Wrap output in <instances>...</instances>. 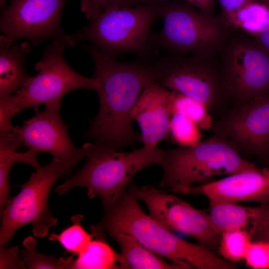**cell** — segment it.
Wrapping results in <instances>:
<instances>
[{
    "label": "cell",
    "instance_id": "obj_1",
    "mask_svg": "<svg viewBox=\"0 0 269 269\" xmlns=\"http://www.w3.org/2000/svg\"><path fill=\"white\" fill-rule=\"evenodd\" d=\"M82 49L94 63L93 77L99 83L96 92L100 104L83 137L117 149L134 146L141 138L133 128L132 112L144 87L155 82L153 62L139 58L121 62L91 44Z\"/></svg>",
    "mask_w": 269,
    "mask_h": 269
},
{
    "label": "cell",
    "instance_id": "obj_2",
    "mask_svg": "<svg viewBox=\"0 0 269 269\" xmlns=\"http://www.w3.org/2000/svg\"><path fill=\"white\" fill-rule=\"evenodd\" d=\"M131 188L113 207L105 210L101 221L91 231L107 232L112 237L123 233L135 237L147 248L182 269H234L232 262L199 244L185 241L170 229L145 213Z\"/></svg>",
    "mask_w": 269,
    "mask_h": 269
},
{
    "label": "cell",
    "instance_id": "obj_3",
    "mask_svg": "<svg viewBox=\"0 0 269 269\" xmlns=\"http://www.w3.org/2000/svg\"><path fill=\"white\" fill-rule=\"evenodd\" d=\"M83 146L87 158L85 164L55 191L61 195L76 187H86L90 198L97 196L101 198L104 210L121 199L136 173L152 165H161L163 160V149L158 147L143 146L123 152L96 142Z\"/></svg>",
    "mask_w": 269,
    "mask_h": 269
},
{
    "label": "cell",
    "instance_id": "obj_4",
    "mask_svg": "<svg viewBox=\"0 0 269 269\" xmlns=\"http://www.w3.org/2000/svg\"><path fill=\"white\" fill-rule=\"evenodd\" d=\"M164 2L104 8L88 25L69 34L72 46L88 41L112 58L134 53L151 60L158 55L151 44V27L161 17Z\"/></svg>",
    "mask_w": 269,
    "mask_h": 269
},
{
    "label": "cell",
    "instance_id": "obj_5",
    "mask_svg": "<svg viewBox=\"0 0 269 269\" xmlns=\"http://www.w3.org/2000/svg\"><path fill=\"white\" fill-rule=\"evenodd\" d=\"M161 165L164 172L159 187L185 195L194 183L213 176L230 175L258 167L244 158L228 140L217 134L195 146L163 149Z\"/></svg>",
    "mask_w": 269,
    "mask_h": 269
},
{
    "label": "cell",
    "instance_id": "obj_6",
    "mask_svg": "<svg viewBox=\"0 0 269 269\" xmlns=\"http://www.w3.org/2000/svg\"><path fill=\"white\" fill-rule=\"evenodd\" d=\"M163 27L153 30L151 44L169 54L215 56L223 50L230 29L221 17L206 14L184 0L164 3Z\"/></svg>",
    "mask_w": 269,
    "mask_h": 269
},
{
    "label": "cell",
    "instance_id": "obj_7",
    "mask_svg": "<svg viewBox=\"0 0 269 269\" xmlns=\"http://www.w3.org/2000/svg\"><path fill=\"white\" fill-rule=\"evenodd\" d=\"M71 169L65 163L53 158L51 163L40 166L20 185V192L10 199L0 214V247L6 245L15 232L28 223L33 224L32 232L36 238L47 235L50 228L57 222L48 206L50 191Z\"/></svg>",
    "mask_w": 269,
    "mask_h": 269
},
{
    "label": "cell",
    "instance_id": "obj_8",
    "mask_svg": "<svg viewBox=\"0 0 269 269\" xmlns=\"http://www.w3.org/2000/svg\"><path fill=\"white\" fill-rule=\"evenodd\" d=\"M67 45L52 40L35 65L37 75L14 94L7 96L15 114L40 104H61L68 93L79 89L97 91V79L88 78L73 69L65 61L63 51Z\"/></svg>",
    "mask_w": 269,
    "mask_h": 269
},
{
    "label": "cell",
    "instance_id": "obj_9",
    "mask_svg": "<svg viewBox=\"0 0 269 269\" xmlns=\"http://www.w3.org/2000/svg\"><path fill=\"white\" fill-rule=\"evenodd\" d=\"M214 57L194 53L158 55L153 60L155 82L202 102L210 110L228 93Z\"/></svg>",
    "mask_w": 269,
    "mask_h": 269
},
{
    "label": "cell",
    "instance_id": "obj_10",
    "mask_svg": "<svg viewBox=\"0 0 269 269\" xmlns=\"http://www.w3.org/2000/svg\"><path fill=\"white\" fill-rule=\"evenodd\" d=\"M233 34L221 53L228 93L238 104L269 95V53L253 37Z\"/></svg>",
    "mask_w": 269,
    "mask_h": 269
},
{
    "label": "cell",
    "instance_id": "obj_11",
    "mask_svg": "<svg viewBox=\"0 0 269 269\" xmlns=\"http://www.w3.org/2000/svg\"><path fill=\"white\" fill-rule=\"evenodd\" d=\"M67 0H12L0 18V46L10 47L22 38L33 46L52 39L72 46L60 19Z\"/></svg>",
    "mask_w": 269,
    "mask_h": 269
},
{
    "label": "cell",
    "instance_id": "obj_12",
    "mask_svg": "<svg viewBox=\"0 0 269 269\" xmlns=\"http://www.w3.org/2000/svg\"><path fill=\"white\" fill-rule=\"evenodd\" d=\"M129 186L134 196L145 203L153 218L170 230L192 237L212 251L219 249L220 235L213 229L208 213L151 185L139 187L131 182Z\"/></svg>",
    "mask_w": 269,
    "mask_h": 269
},
{
    "label": "cell",
    "instance_id": "obj_13",
    "mask_svg": "<svg viewBox=\"0 0 269 269\" xmlns=\"http://www.w3.org/2000/svg\"><path fill=\"white\" fill-rule=\"evenodd\" d=\"M212 128L242 156L269 162V95L238 104Z\"/></svg>",
    "mask_w": 269,
    "mask_h": 269
},
{
    "label": "cell",
    "instance_id": "obj_14",
    "mask_svg": "<svg viewBox=\"0 0 269 269\" xmlns=\"http://www.w3.org/2000/svg\"><path fill=\"white\" fill-rule=\"evenodd\" d=\"M60 106L51 103L42 111L36 110L34 117L11 133L28 149L49 153L72 168L86 157V150L83 145L77 148L73 143L60 114Z\"/></svg>",
    "mask_w": 269,
    "mask_h": 269
},
{
    "label": "cell",
    "instance_id": "obj_15",
    "mask_svg": "<svg viewBox=\"0 0 269 269\" xmlns=\"http://www.w3.org/2000/svg\"><path fill=\"white\" fill-rule=\"evenodd\" d=\"M187 195H200L208 199L263 204L269 198V168L259 167L230 174L223 179L191 186Z\"/></svg>",
    "mask_w": 269,
    "mask_h": 269
},
{
    "label": "cell",
    "instance_id": "obj_16",
    "mask_svg": "<svg viewBox=\"0 0 269 269\" xmlns=\"http://www.w3.org/2000/svg\"><path fill=\"white\" fill-rule=\"evenodd\" d=\"M169 90L155 82L143 89L132 112L133 121L138 124L143 146L157 147L169 134L171 116L168 107Z\"/></svg>",
    "mask_w": 269,
    "mask_h": 269
},
{
    "label": "cell",
    "instance_id": "obj_17",
    "mask_svg": "<svg viewBox=\"0 0 269 269\" xmlns=\"http://www.w3.org/2000/svg\"><path fill=\"white\" fill-rule=\"evenodd\" d=\"M31 45L16 41L10 47L0 46V98L15 93L31 78L25 63Z\"/></svg>",
    "mask_w": 269,
    "mask_h": 269
},
{
    "label": "cell",
    "instance_id": "obj_18",
    "mask_svg": "<svg viewBox=\"0 0 269 269\" xmlns=\"http://www.w3.org/2000/svg\"><path fill=\"white\" fill-rule=\"evenodd\" d=\"M112 238L119 244L121 249L118 258L120 269H182L177 265L166 262L132 235L120 233Z\"/></svg>",
    "mask_w": 269,
    "mask_h": 269
},
{
    "label": "cell",
    "instance_id": "obj_19",
    "mask_svg": "<svg viewBox=\"0 0 269 269\" xmlns=\"http://www.w3.org/2000/svg\"><path fill=\"white\" fill-rule=\"evenodd\" d=\"M22 142L11 133L0 136V211H3L11 197L12 187L9 175L14 163L21 162L32 166L35 170L40 166L37 159V151L28 149L24 152H18Z\"/></svg>",
    "mask_w": 269,
    "mask_h": 269
},
{
    "label": "cell",
    "instance_id": "obj_20",
    "mask_svg": "<svg viewBox=\"0 0 269 269\" xmlns=\"http://www.w3.org/2000/svg\"><path fill=\"white\" fill-rule=\"evenodd\" d=\"M209 201L210 221L215 232L219 235L228 231L250 226L258 212V207H247L227 201Z\"/></svg>",
    "mask_w": 269,
    "mask_h": 269
},
{
    "label": "cell",
    "instance_id": "obj_21",
    "mask_svg": "<svg viewBox=\"0 0 269 269\" xmlns=\"http://www.w3.org/2000/svg\"><path fill=\"white\" fill-rule=\"evenodd\" d=\"M221 18L230 29L253 36L269 26V5L261 1H252Z\"/></svg>",
    "mask_w": 269,
    "mask_h": 269
},
{
    "label": "cell",
    "instance_id": "obj_22",
    "mask_svg": "<svg viewBox=\"0 0 269 269\" xmlns=\"http://www.w3.org/2000/svg\"><path fill=\"white\" fill-rule=\"evenodd\" d=\"M95 238L87 248L78 255L73 269H120L119 254L107 243L103 232L91 231Z\"/></svg>",
    "mask_w": 269,
    "mask_h": 269
},
{
    "label": "cell",
    "instance_id": "obj_23",
    "mask_svg": "<svg viewBox=\"0 0 269 269\" xmlns=\"http://www.w3.org/2000/svg\"><path fill=\"white\" fill-rule=\"evenodd\" d=\"M168 107L171 116H185L195 122L200 129L212 128V118L207 106L191 97L169 90Z\"/></svg>",
    "mask_w": 269,
    "mask_h": 269
},
{
    "label": "cell",
    "instance_id": "obj_24",
    "mask_svg": "<svg viewBox=\"0 0 269 269\" xmlns=\"http://www.w3.org/2000/svg\"><path fill=\"white\" fill-rule=\"evenodd\" d=\"M83 218V215L72 216V226L60 234H51L48 239L58 241L67 251L79 255L86 250L94 238L93 234L87 233L81 225V222Z\"/></svg>",
    "mask_w": 269,
    "mask_h": 269
},
{
    "label": "cell",
    "instance_id": "obj_25",
    "mask_svg": "<svg viewBox=\"0 0 269 269\" xmlns=\"http://www.w3.org/2000/svg\"><path fill=\"white\" fill-rule=\"evenodd\" d=\"M23 245L24 249L21 251V256L27 269H73L75 261L73 256L57 259L40 254L36 250L37 242L32 236L26 238Z\"/></svg>",
    "mask_w": 269,
    "mask_h": 269
},
{
    "label": "cell",
    "instance_id": "obj_26",
    "mask_svg": "<svg viewBox=\"0 0 269 269\" xmlns=\"http://www.w3.org/2000/svg\"><path fill=\"white\" fill-rule=\"evenodd\" d=\"M252 241L249 232L244 229L225 232L221 235L219 252L229 262L240 261L244 259Z\"/></svg>",
    "mask_w": 269,
    "mask_h": 269
},
{
    "label": "cell",
    "instance_id": "obj_27",
    "mask_svg": "<svg viewBox=\"0 0 269 269\" xmlns=\"http://www.w3.org/2000/svg\"><path fill=\"white\" fill-rule=\"evenodd\" d=\"M200 129L195 122L185 116H171L169 134L173 141L181 147L193 146L200 143L202 137Z\"/></svg>",
    "mask_w": 269,
    "mask_h": 269
},
{
    "label": "cell",
    "instance_id": "obj_28",
    "mask_svg": "<svg viewBox=\"0 0 269 269\" xmlns=\"http://www.w3.org/2000/svg\"><path fill=\"white\" fill-rule=\"evenodd\" d=\"M249 267L255 269H269V243L252 241L244 257Z\"/></svg>",
    "mask_w": 269,
    "mask_h": 269
},
{
    "label": "cell",
    "instance_id": "obj_29",
    "mask_svg": "<svg viewBox=\"0 0 269 269\" xmlns=\"http://www.w3.org/2000/svg\"><path fill=\"white\" fill-rule=\"evenodd\" d=\"M249 231L252 240L269 243V198L258 207L256 217Z\"/></svg>",
    "mask_w": 269,
    "mask_h": 269
},
{
    "label": "cell",
    "instance_id": "obj_30",
    "mask_svg": "<svg viewBox=\"0 0 269 269\" xmlns=\"http://www.w3.org/2000/svg\"><path fill=\"white\" fill-rule=\"evenodd\" d=\"M0 269H27L21 256L19 246L0 248Z\"/></svg>",
    "mask_w": 269,
    "mask_h": 269
},
{
    "label": "cell",
    "instance_id": "obj_31",
    "mask_svg": "<svg viewBox=\"0 0 269 269\" xmlns=\"http://www.w3.org/2000/svg\"><path fill=\"white\" fill-rule=\"evenodd\" d=\"M15 114L7 98H0V136L7 134L14 130L11 119Z\"/></svg>",
    "mask_w": 269,
    "mask_h": 269
},
{
    "label": "cell",
    "instance_id": "obj_32",
    "mask_svg": "<svg viewBox=\"0 0 269 269\" xmlns=\"http://www.w3.org/2000/svg\"><path fill=\"white\" fill-rule=\"evenodd\" d=\"M106 0H81V8L90 20L102 10Z\"/></svg>",
    "mask_w": 269,
    "mask_h": 269
},
{
    "label": "cell",
    "instance_id": "obj_33",
    "mask_svg": "<svg viewBox=\"0 0 269 269\" xmlns=\"http://www.w3.org/2000/svg\"><path fill=\"white\" fill-rule=\"evenodd\" d=\"M254 1H262L261 0H217L222 10L221 17L235 13L248 3Z\"/></svg>",
    "mask_w": 269,
    "mask_h": 269
},
{
    "label": "cell",
    "instance_id": "obj_34",
    "mask_svg": "<svg viewBox=\"0 0 269 269\" xmlns=\"http://www.w3.org/2000/svg\"><path fill=\"white\" fill-rule=\"evenodd\" d=\"M171 0H106L103 9L108 7H132L141 4Z\"/></svg>",
    "mask_w": 269,
    "mask_h": 269
},
{
    "label": "cell",
    "instance_id": "obj_35",
    "mask_svg": "<svg viewBox=\"0 0 269 269\" xmlns=\"http://www.w3.org/2000/svg\"><path fill=\"white\" fill-rule=\"evenodd\" d=\"M202 12L215 16V7L217 0H184Z\"/></svg>",
    "mask_w": 269,
    "mask_h": 269
},
{
    "label": "cell",
    "instance_id": "obj_36",
    "mask_svg": "<svg viewBox=\"0 0 269 269\" xmlns=\"http://www.w3.org/2000/svg\"><path fill=\"white\" fill-rule=\"evenodd\" d=\"M252 36L269 53V26Z\"/></svg>",
    "mask_w": 269,
    "mask_h": 269
},
{
    "label": "cell",
    "instance_id": "obj_37",
    "mask_svg": "<svg viewBox=\"0 0 269 269\" xmlns=\"http://www.w3.org/2000/svg\"><path fill=\"white\" fill-rule=\"evenodd\" d=\"M8 0H0V9L2 10V11L3 10H4V9L5 8V2L7 1Z\"/></svg>",
    "mask_w": 269,
    "mask_h": 269
},
{
    "label": "cell",
    "instance_id": "obj_38",
    "mask_svg": "<svg viewBox=\"0 0 269 269\" xmlns=\"http://www.w3.org/2000/svg\"><path fill=\"white\" fill-rule=\"evenodd\" d=\"M262 2L266 3L267 4H269V0H261ZM269 5V4H268Z\"/></svg>",
    "mask_w": 269,
    "mask_h": 269
}]
</instances>
